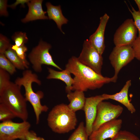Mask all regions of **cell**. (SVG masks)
I'll return each instance as SVG.
<instances>
[{"label":"cell","mask_w":140,"mask_h":140,"mask_svg":"<svg viewBox=\"0 0 140 140\" xmlns=\"http://www.w3.org/2000/svg\"><path fill=\"white\" fill-rule=\"evenodd\" d=\"M29 0H16V2L12 4L8 5V7L12 9H15L17 5L19 4H21L22 7H25V4L27 3L30 1Z\"/></svg>","instance_id":"1f68e13d"},{"label":"cell","mask_w":140,"mask_h":140,"mask_svg":"<svg viewBox=\"0 0 140 140\" xmlns=\"http://www.w3.org/2000/svg\"><path fill=\"white\" fill-rule=\"evenodd\" d=\"M131 6V10L129 8V9L132 16L134 23L137 29L138 32V37H140V12L139 11H136L132 6Z\"/></svg>","instance_id":"83f0119b"},{"label":"cell","mask_w":140,"mask_h":140,"mask_svg":"<svg viewBox=\"0 0 140 140\" xmlns=\"http://www.w3.org/2000/svg\"><path fill=\"white\" fill-rule=\"evenodd\" d=\"M31 126L27 121L20 123L11 120L2 122L0 123V140H26Z\"/></svg>","instance_id":"8992f818"},{"label":"cell","mask_w":140,"mask_h":140,"mask_svg":"<svg viewBox=\"0 0 140 140\" xmlns=\"http://www.w3.org/2000/svg\"><path fill=\"white\" fill-rule=\"evenodd\" d=\"M46 5L48 19L54 20L58 28L64 34L62 31L61 27L62 25L67 24L68 20L63 15L60 5L54 6L49 2L47 3Z\"/></svg>","instance_id":"2e32d148"},{"label":"cell","mask_w":140,"mask_h":140,"mask_svg":"<svg viewBox=\"0 0 140 140\" xmlns=\"http://www.w3.org/2000/svg\"><path fill=\"white\" fill-rule=\"evenodd\" d=\"M89 137L84 122H81L67 140H89Z\"/></svg>","instance_id":"ffe728a7"},{"label":"cell","mask_w":140,"mask_h":140,"mask_svg":"<svg viewBox=\"0 0 140 140\" xmlns=\"http://www.w3.org/2000/svg\"><path fill=\"white\" fill-rule=\"evenodd\" d=\"M43 2L42 0H32L27 3L28 11L22 22L26 23L38 19H48V17L45 15L47 12L44 11L42 8Z\"/></svg>","instance_id":"5bb4252c"},{"label":"cell","mask_w":140,"mask_h":140,"mask_svg":"<svg viewBox=\"0 0 140 140\" xmlns=\"http://www.w3.org/2000/svg\"><path fill=\"white\" fill-rule=\"evenodd\" d=\"M4 54L16 68L22 70L29 68V62L27 60H24L20 59L12 49L11 47L6 51Z\"/></svg>","instance_id":"d6986e66"},{"label":"cell","mask_w":140,"mask_h":140,"mask_svg":"<svg viewBox=\"0 0 140 140\" xmlns=\"http://www.w3.org/2000/svg\"><path fill=\"white\" fill-rule=\"evenodd\" d=\"M74 76L72 91L85 92L101 88L105 84L116 82L117 79L103 76L81 63L78 58L73 56L68 60L65 69Z\"/></svg>","instance_id":"6da1fadb"},{"label":"cell","mask_w":140,"mask_h":140,"mask_svg":"<svg viewBox=\"0 0 140 140\" xmlns=\"http://www.w3.org/2000/svg\"><path fill=\"white\" fill-rule=\"evenodd\" d=\"M48 69L49 74L46 78L47 79H57L62 81L66 85L65 87L66 92L68 93L71 92L74 80L72 78L71 73L69 71L65 69L61 71H59L50 68H48Z\"/></svg>","instance_id":"e0dca14e"},{"label":"cell","mask_w":140,"mask_h":140,"mask_svg":"<svg viewBox=\"0 0 140 140\" xmlns=\"http://www.w3.org/2000/svg\"><path fill=\"white\" fill-rule=\"evenodd\" d=\"M16 117L14 114L4 104L0 103V121L11 120Z\"/></svg>","instance_id":"603a6c76"},{"label":"cell","mask_w":140,"mask_h":140,"mask_svg":"<svg viewBox=\"0 0 140 140\" xmlns=\"http://www.w3.org/2000/svg\"><path fill=\"white\" fill-rule=\"evenodd\" d=\"M12 38L14 41L15 45L18 46L26 43L28 40L26 33L21 32H16Z\"/></svg>","instance_id":"d4e9b609"},{"label":"cell","mask_w":140,"mask_h":140,"mask_svg":"<svg viewBox=\"0 0 140 140\" xmlns=\"http://www.w3.org/2000/svg\"><path fill=\"white\" fill-rule=\"evenodd\" d=\"M109 59L115 71L113 76L117 79L121 69L131 62L135 58V55L131 45L115 46L109 56Z\"/></svg>","instance_id":"9c48e42d"},{"label":"cell","mask_w":140,"mask_h":140,"mask_svg":"<svg viewBox=\"0 0 140 140\" xmlns=\"http://www.w3.org/2000/svg\"><path fill=\"white\" fill-rule=\"evenodd\" d=\"M9 40L2 34H0V53L4 54L5 52L11 47Z\"/></svg>","instance_id":"4316f807"},{"label":"cell","mask_w":140,"mask_h":140,"mask_svg":"<svg viewBox=\"0 0 140 140\" xmlns=\"http://www.w3.org/2000/svg\"><path fill=\"white\" fill-rule=\"evenodd\" d=\"M134 1L138 7V11L140 12V0H135Z\"/></svg>","instance_id":"d6a6232c"},{"label":"cell","mask_w":140,"mask_h":140,"mask_svg":"<svg viewBox=\"0 0 140 140\" xmlns=\"http://www.w3.org/2000/svg\"><path fill=\"white\" fill-rule=\"evenodd\" d=\"M0 68L5 71L11 75L16 72V68L3 53H0Z\"/></svg>","instance_id":"44dd1931"},{"label":"cell","mask_w":140,"mask_h":140,"mask_svg":"<svg viewBox=\"0 0 140 140\" xmlns=\"http://www.w3.org/2000/svg\"><path fill=\"white\" fill-rule=\"evenodd\" d=\"M47 121L52 131L59 134L68 133L74 129L77 122L75 113L64 103L52 108L48 114Z\"/></svg>","instance_id":"3957f363"},{"label":"cell","mask_w":140,"mask_h":140,"mask_svg":"<svg viewBox=\"0 0 140 140\" xmlns=\"http://www.w3.org/2000/svg\"><path fill=\"white\" fill-rule=\"evenodd\" d=\"M107 100L102 94L86 98L83 110L85 116L86 129L89 136L93 132V125L96 115L97 106L101 101Z\"/></svg>","instance_id":"7c38bea8"},{"label":"cell","mask_w":140,"mask_h":140,"mask_svg":"<svg viewBox=\"0 0 140 140\" xmlns=\"http://www.w3.org/2000/svg\"><path fill=\"white\" fill-rule=\"evenodd\" d=\"M10 74L0 68V92L10 83Z\"/></svg>","instance_id":"cb8c5ba5"},{"label":"cell","mask_w":140,"mask_h":140,"mask_svg":"<svg viewBox=\"0 0 140 140\" xmlns=\"http://www.w3.org/2000/svg\"><path fill=\"white\" fill-rule=\"evenodd\" d=\"M131 84V80H128L119 92L113 94H104L102 95L107 100L112 99L119 102L124 106L131 113H133L135 112L136 110L129 100L128 96L129 89Z\"/></svg>","instance_id":"9a60e30c"},{"label":"cell","mask_w":140,"mask_h":140,"mask_svg":"<svg viewBox=\"0 0 140 140\" xmlns=\"http://www.w3.org/2000/svg\"><path fill=\"white\" fill-rule=\"evenodd\" d=\"M138 31L132 19H126L115 32L113 42L115 46L132 45L137 37Z\"/></svg>","instance_id":"30bf717a"},{"label":"cell","mask_w":140,"mask_h":140,"mask_svg":"<svg viewBox=\"0 0 140 140\" xmlns=\"http://www.w3.org/2000/svg\"><path fill=\"white\" fill-rule=\"evenodd\" d=\"M135 58L140 61V37H137L131 45Z\"/></svg>","instance_id":"f1b7e54d"},{"label":"cell","mask_w":140,"mask_h":140,"mask_svg":"<svg viewBox=\"0 0 140 140\" xmlns=\"http://www.w3.org/2000/svg\"><path fill=\"white\" fill-rule=\"evenodd\" d=\"M7 1L5 0H0V15L1 16H7L8 13L7 10Z\"/></svg>","instance_id":"f546056e"},{"label":"cell","mask_w":140,"mask_h":140,"mask_svg":"<svg viewBox=\"0 0 140 140\" xmlns=\"http://www.w3.org/2000/svg\"><path fill=\"white\" fill-rule=\"evenodd\" d=\"M21 87L11 82L0 92V103L4 104L23 121H27L28 113L27 101L21 94Z\"/></svg>","instance_id":"277c9868"},{"label":"cell","mask_w":140,"mask_h":140,"mask_svg":"<svg viewBox=\"0 0 140 140\" xmlns=\"http://www.w3.org/2000/svg\"><path fill=\"white\" fill-rule=\"evenodd\" d=\"M51 47L50 44L40 40L38 45L33 48L29 54V60L32 65V68L36 72H41L42 65L51 66L62 70L54 62L49 53V50Z\"/></svg>","instance_id":"5b68a950"},{"label":"cell","mask_w":140,"mask_h":140,"mask_svg":"<svg viewBox=\"0 0 140 140\" xmlns=\"http://www.w3.org/2000/svg\"><path fill=\"white\" fill-rule=\"evenodd\" d=\"M109 18V16L106 13H105L100 17L98 27L96 31L90 36L89 39L101 55L103 53L105 48L104 34L106 26Z\"/></svg>","instance_id":"4fadbf2b"},{"label":"cell","mask_w":140,"mask_h":140,"mask_svg":"<svg viewBox=\"0 0 140 140\" xmlns=\"http://www.w3.org/2000/svg\"><path fill=\"white\" fill-rule=\"evenodd\" d=\"M122 123L121 119H115L105 123L89 137V140H105L113 138L120 130Z\"/></svg>","instance_id":"8fae6325"},{"label":"cell","mask_w":140,"mask_h":140,"mask_svg":"<svg viewBox=\"0 0 140 140\" xmlns=\"http://www.w3.org/2000/svg\"><path fill=\"white\" fill-rule=\"evenodd\" d=\"M11 48L16 52L17 55L20 59L24 60H27L25 52L27 51V48L24 44L19 46H18L15 44L12 45Z\"/></svg>","instance_id":"484cf974"},{"label":"cell","mask_w":140,"mask_h":140,"mask_svg":"<svg viewBox=\"0 0 140 140\" xmlns=\"http://www.w3.org/2000/svg\"><path fill=\"white\" fill-rule=\"evenodd\" d=\"M79 60L97 73L101 75L103 58L89 39L84 41Z\"/></svg>","instance_id":"ba28073f"},{"label":"cell","mask_w":140,"mask_h":140,"mask_svg":"<svg viewBox=\"0 0 140 140\" xmlns=\"http://www.w3.org/2000/svg\"><path fill=\"white\" fill-rule=\"evenodd\" d=\"M35 82L39 85L41 84V81L38 79L37 75L32 73L29 69L24 70L22 73V76L18 77L15 81V83L19 86H23L25 90V98L32 105L36 118V124L39 122L40 116L41 113L47 112L48 107L46 105H42L41 100L44 96L42 91L39 90L35 92L33 90L32 83Z\"/></svg>","instance_id":"7a4b0ae2"},{"label":"cell","mask_w":140,"mask_h":140,"mask_svg":"<svg viewBox=\"0 0 140 140\" xmlns=\"http://www.w3.org/2000/svg\"><path fill=\"white\" fill-rule=\"evenodd\" d=\"M110 140H140L136 135L129 131L120 130Z\"/></svg>","instance_id":"7402d4cb"},{"label":"cell","mask_w":140,"mask_h":140,"mask_svg":"<svg viewBox=\"0 0 140 140\" xmlns=\"http://www.w3.org/2000/svg\"><path fill=\"white\" fill-rule=\"evenodd\" d=\"M123 108L120 105L102 101L97 107L96 117L93 125V131L104 123L117 118L121 114Z\"/></svg>","instance_id":"52a82bcc"},{"label":"cell","mask_w":140,"mask_h":140,"mask_svg":"<svg viewBox=\"0 0 140 140\" xmlns=\"http://www.w3.org/2000/svg\"><path fill=\"white\" fill-rule=\"evenodd\" d=\"M25 139L26 140H45L43 137L38 136L34 131L30 130L27 133Z\"/></svg>","instance_id":"4dcf8cb0"},{"label":"cell","mask_w":140,"mask_h":140,"mask_svg":"<svg viewBox=\"0 0 140 140\" xmlns=\"http://www.w3.org/2000/svg\"><path fill=\"white\" fill-rule=\"evenodd\" d=\"M67 96L69 102L67 106L70 110L75 113L83 110L86 98L84 92L77 90L71 92L67 93Z\"/></svg>","instance_id":"ac0fdd59"}]
</instances>
